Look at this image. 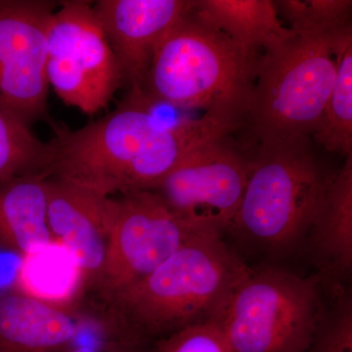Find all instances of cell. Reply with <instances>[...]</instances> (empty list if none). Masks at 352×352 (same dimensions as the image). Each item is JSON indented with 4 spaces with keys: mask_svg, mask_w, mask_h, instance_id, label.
<instances>
[{
    "mask_svg": "<svg viewBox=\"0 0 352 352\" xmlns=\"http://www.w3.org/2000/svg\"><path fill=\"white\" fill-rule=\"evenodd\" d=\"M47 78L67 105L94 115L107 107L124 76L94 6L65 1L47 32Z\"/></svg>",
    "mask_w": 352,
    "mask_h": 352,
    "instance_id": "obj_8",
    "label": "cell"
},
{
    "mask_svg": "<svg viewBox=\"0 0 352 352\" xmlns=\"http://www.w3.org/2000/svg\"><path fill=\"white\" fill-rule=\"evenodd\" d=\"M352 38L293 34L261 53L238 143L245 153L311 139L337 73L338 55Z\"/></svg>",
    "mask_w": 352,
    "mask_h": 352,
    "instance_id": "obj_4",
    "label": "cell"
},
{
    "mask_svg": "<svg viewBox=\"0 0 352 352\" xmlns=\"http://www.w3.org/2000/svg\"><path fill=\"white\" fill-rule=\"evenodd\" d=\"M85 325L82 315L50 300L0 294V352H64L76 346Z\"/></svg>",
    "mask_w": 352,
    "mask_h": 352,
    "instance_id": "obj_13",
    "label": "cell"
},
{
    "mask_svg": "<svg viewBox=\"0 0 352 352\" xmlns=\"http://www.w3.org/2000/svg\"><path fill=\"white\" fill-rule=\"evenodd\" d=\"M310 244L327 272L346 276L352 266V155L329 183L310 228Z\"/></svg>",
    "mask_w": 352,
    "mask_h": 352,
    "instance_id": "obj_15",
    "label": "cell"
},
{
    "mask_svg": "<svg viewBox=\"0 0 352 352\" xmlns=\"http://www.w3.org/2000/svg\"><path fill=\"white\" fill-rule=\"evenodd\" d=\"M261 55L208 24L192 7L157 44L144 95L153 105L200 110L238 133L249 110Z\"/></svg>",
    "mask_w": 352,
    "mask_h": 352,
    "instance_id": "obj_3",
    "label": "cell"
},
{
    "mask_svg": "<svg viewBox=\"0 0 352 352\" xmlns=\"http://www.w3.org/2000/svg\"><path fill=\"white\" fill-rule=\"evenodd\" d=\"M110 237L98 289L110 302L192 240L214 229L183 219L155 192L109 197Z\"/></svg>",
    "mask_w": 352,
    "mask_h": 352,
    "instance_id": "obj_7",
    "label": "cell"
},
{
    "mask_svg": "<svg viewBox=\"0 0 352 352\" xmlns=\"http://www.w3.org/2000/svg\"><path fill=\"white\" fill-rule=\"evenodd\" d=\"M307 352H352V302L346 292H338L332 311L324 314Z\"/></svg>",
    "mask_w": 352,
    "mask_h": 352,
    "instance_id": "obj_20",
    "label": "cell"
},
{
    "mask_svg": "<svg viewBox=\"0 0 352 352\" xmlns=\"http://www.w3.org/2000/svg\"><path fill=\"white\" fill-rule=\"evenodd\" d=\"M311 140L328 152L352 155V38L339 51L335 82Z\"/></svg>",
    "mask_w": 352,
    "mask_h": 352,
    "instance_id": "obj_17",
    "label": "cell"
},
{
    "mask_svg": "<svg viewBox=\"0 0 352 352\" xmlns=\"http://www.w3.org/2000/svg\"><path fill=\"white\" fill-rule=\"evenodd\" d=\"M47 180L36 173L0 184V250L28 258L52 244Z\"/></svg>",
    "mask_w": 352,
    "mask_h": 352,
    "instance_id": "obj_14",
    "label": "cell"
},
{
    "mask_svg": "<svg viewBox=\"0 0 352 352\" xmlns=\"http://www.w3.org/2000/svg\"><path fill=\"white\" fill-rule=\"evenodd\" d=\"M311 144L305 139L245 153L249 175L228 231L274 252L293 249L308 236L335 175Z\"/></svg>",
    "mask_w": 352,
    "mask_h": 352,
    "instance_id": "obj_5",
    "label": "cell"
},
{
    "mask_svg": "<svg viewBox=\"0 0 352 352\" xmlns=\"http://www.w3.org/2000/svg\"><path fill=\"white\" fill-rule=\"evenodd\" d=\"M92 6L129 91L144 94L157 44L191 10L193 0H100Z\"/></svg>",
    "mask_w": 352,
    "mask_h": 352,
    "instance_id": "obj_11",
    "label": "cell"
},
{
    "mask_svg": "<svg viewBox=\"0 0 352 352\" xmlns=\"http://www.w3.org/2000/svg\"><path fill=\"white\" fill-rule=\"evenodd\" d=\"M320 280L252 270L220 320L232 352H307L324 316Z\"/></svg>",
    "mask_w": 352,
    "mask_h": 352,
    "instance_id": "obj_6",
    "label": "cell"
},
{
    "mask_svg": "<svg viewBox=\"0 0 352 352\" xmlns=\"http://www.w3.org/2000/svg\"><path fill=\"white\" fill-rule=\"evenodd\" d=\"M193 10L252 52L263 53L294 32L278 17L272 0H193Z\"/></svg>",
    "mask_w": 352,
    "mask_h": 352,
    "instance_id": "obj_16",
    "label": "cell"
},
{
    "mask_svg": "<svg viewBox=\"0 0 352 352\" xmlns=\"http://www.w3.org/2000/svg\"><path fill=\"white\" fill-rule=\"evenodd\" d=\"M50 142L32 133L27 124L0 111V184L30 173H45Z\"/></svg>",
    "mask_w": 352,
    "mask_h": 352,
    "instance_id": "obj_19",
    "label": "cell"
},
{
    "mask_svg": "<svg viewBox=\"0 0 352 352\" xmlns=\"http://www.w3.org/2000/svg\"><path fill=\"white\" fill-rule=\"evenodd\" d=\"M138 342L124 337H110L76 344L64 352H140Z\"/></svg>",
    "mask_w": 352,
    "mask_h": 352,
    "instance_id": "obj_22",
    "label": "cell"
},
{
    "mask_svg": "<svg viewBox=\"0 0 352 352\" xmlns=\"http://www.w3.org/2000/svg\"><path fill=\"white\" fill-rule=\"evenodd\" d=\"M55 6L0 1V111L30 122L47 110V32Z\"/></svg>",
    "mask_w": 352,
    "mask_h": 352,
    "instance_id": "obj_10",
    "label": "cell"
},
{
    "mask_svg": "<svg viewBox=\"0 0 352 352\" xmlns=\"http://www.w3.org/2000/svg\"><path fill=\"white\" fill-rule=\"evenodd\" d=\"M48 223L87 286L100 283L110 237L109 197L69 180L48 177Z\"/></svg>",
    "mask_w": 352,
    "mask_h": 352,
    "instance_id": "obj_12",
    "label": "cell"
},
{
    "mask_svg": "<svg viewBox=\"0 0 352 352\" xmlns=\"http://www.w3.org/2000/svg\"><path fill=\"white\" fill-rule=\"evenodd\" d=\"M152 107L144 94L129 91L102 119L76 131L55 129L46 175L107 197L154 189L179 163L183 148Z\"/></svg>",
    "mask_w": 352,
    "mask_h": 352,
    "instance_id": "obj_1",
    "label": "cell"
},
{
    "mask_svg": "<svg viewBox=\"0 0 352 352\" xmlns=\"http://www.w3.org/2000/svg\"><path fill=\"white\" fill-rule=\"evenodd\" d=\"M156 352H232L220 320L182 329L162 338Z\"/></svg>",
    "mask_w": 352,
    "mask_h": 352,
    "instance_id": "obj_21",
    "label": "cell"
},
{
    "mask_svg": "<svg viewBox=\"0 0 352 352\" xmlns=\"http://www.w3.org/2000/svg\"><path fill=\"white\" fill-rule=\"evenodd\" d=\"M251 271L222 235L201 236L113 296L110 302L116 326L139 342L221 320L236 289Z\"/></svg>",
    "mask_w": 352,
    "mask_h": 352,
    "instance_id": "obj_2",
    "label": "cell"
},
{
    "mask_svg": "<svg viewBox=\"0 0 352 352\" xmlns=\"http://www.w3.org/2000/svg\"><path fill=\"white\" fill-rule=\"evenodd\" d=\"M280 20L296 34L330 38L351 32V0H275Z\"/></svg>",
    "mask_w": 352,
    "mask_h": 352,
    "instance_id": "obj_18",
    "label": "cell"
},
{
    "mask_svg": "<svg viewBox=\"0 0 352 352\" xmlns=\"http://www.w3.org/2000/svg\"><path fill=\"white\" fill-rule=\"evenodd\" d=\"M249 168L233 135L221 136L192 152L150 191L183 219L223 234L239 208Z\"/></svg>",
    "mask_w": 352,
    "mask_h": 352,
    "instance_id": "obj_9",
    "label": "cell"
}]
</instances>
